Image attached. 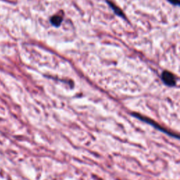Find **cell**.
Instances as JSON below:
<instances>
[{"mask_svg": "<svg viewBox=\"0 0 180 180\" xmlns=\"http://www.w3.org/2000/svg\"><path fill=\"white\" fill-rule=\"evenodd\" d=\"M162 80L163 82L168 86H175L176 84V80H175V75L170 72L164 71L162 73Z\"/></svg>", "mask_w": 180, "mask_h": 180, "instance_id": "6da1fadb", "label": "cell"}, {"mask_svg": "<svg viewBox=\"0 0 180 180\" xmlns=\"http://www.w3.org/2000/svg\"><path fill=\"white\" fill-rule=\"evenodd\" d=\"M62 21L63 18H61V16H54L51 18V23H52V24L56 27L60 26L61 23H62Z\"/></svg>", "mask_w": 180, "mask_h": 180, "instance_id": "7a4b0ae2", "label": "cell"}]
</instances>
